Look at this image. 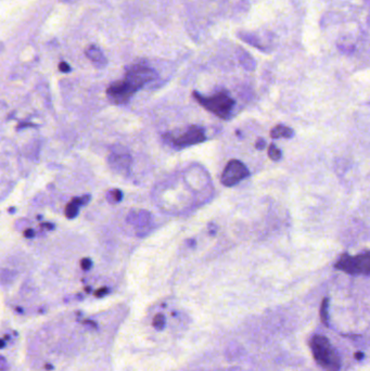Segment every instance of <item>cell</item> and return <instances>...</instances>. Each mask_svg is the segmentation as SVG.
<instances>
[{
	"instance_id": "obj_1",
	"label": "cell",
	"mask_w": 370,
	"mask_h": 371,
	"mask_svg": "<svg viewBox=\"0 0 370 371\" xmlns=\"http://www.w3.org/2000/svg\"><path fill=\"white\" fill-rule=\"evenodd\" d=\"M310 348L315 360L328 371H339L341 360L326 336L315 335L310 341Z\"/></svg>"
},
{
	"instance_id": "obj_2",
	"label": "cell",
	"mask_w": 370,
	"mask_h": 371,
	"mask_svg": "<svg viewBox=\"0 0 370 371\" xmlns=\"http://www.w3.org/2000/svg\"><path fill=\"white\" fill-rule=\"evenodd\" d=\"M193 97L208 112L215 114L223 120L228 119L234 107V100L224 91L218 92V94L211 97H204L195 91Z\"/></svg>"
},
{
	"instance_id": "obj_3",
	"label": "cell",
	"mask_w": 370,
	"mask_h": 371,
	"mask_svg": "<svg viewBox=\"0 0 370 371\" xmlns=\"http://www.w3.org/2000/svg\"><path fill=\"white\" fill-rule=\"evenodd\" d=\"M334 267L350 275H366L370 273V254L364 252L355 257H352L348 253L343 254Z\"/></svg>"
},
{
	"instance_id": "obj_4",
	"label": "cell",
	"mask_w": 370,
	"mask_h": 371,
	"mask_svg": "<svg viewBox=\"0 0 370 371\" xmlns=\"http://www.w3.org/2000/svg\"><path fill=\"white\" fill-rule=\"evenodd\" d=\"M157 74L151 67L145 65H134L126 73L125 82L135 90L137 91L141 87H144L147 83L155 80Z\"/></svg>"
},
{
	"instance_id": "obj_5",
	"label": "cell",
	"mask_w": 370,
	"mask_h": 371,
	"mask_svg": "<svg viewBox=\"0 0 370 371\" xmlns=\"http://www.w3.org/2000/svg\"><path fill=\"white\" fill-rule=\"evenodd\" d=\"M168 140L175 148L181 149L203 142L205 140V134L203 128L199 127L197 125H191L179 136L168 135Z\"/></svg>"
},
{
	"instance_id": "obj_6",
	"label": "cell",
	"mask_w": 370,
	"mask_h": 371,
	"mask_svg": "<svg viewBox=\"0 0 370 371\" xmlns=\"http://www.w3.org/2000/svg\"><path fill=\"white\" fill-rule=\"evenodd\" d=\"M249 170L247 166L239 160H231L226 165L225 170L222 174L221 181L226 187H232L246 179L249 176Z\"/></svg>"
},
{
	"instance_id": "obj_7",
	"label": "cell",
	"mask_w": 370,
	"mask_h": 371,
	"mask_svg": "<svg viewBox=\"0 0 370 371\" xmlns=\"http://www.w3.org/2000/svg\"><path fill=\"white\" fill-rule=\"evenodd\" d=\"M108 96L116 103H124L135 94V91L125 81L116 82L108 88Z\"/></svg>"
},
{
	"instance_id": "obj_8",
	"label": "cell",
	"mask_w": 370,
	"mask_h": 371,
	"mask_svg": "<svg viewBox=\"0 0 370 371\" xmlns=\"http://www.w3.org/2000/svg\"><path fill=\"white\" fill-rule=\"evenodd\" d=\"M128 224L137 227V228H146V227L149 226L150 221H151V214L148 212V210H137V212H130L126 218Z\"/></svg>"
},
{
	"instance_id": "obj_9",
	"label": "cell",
	"mask_w": 370,
	"mask_h": 371,
	"mask_svg": "<svg viewBox=\"0 0 370 371\" xmlns=\"http://www.w3.org/2000/svg\"><path fill=\"white\" fill-rule=\"evenodd\" d=\"M109 164L115 171L123 172L128 170L131 164V156L129 154H112L109 157Z\"/></svg>"
},
{
	"instance_id": "obj_10",
	"label": "cell",
	"mask_w": 370,
	"mask_h": 371,
	"mask_svg": "<svg viewBox=\"0 0 370 371\" xmlns=\"http://www.w3.org/2000/svg\"><path fill=\"white\" fill-rule=\"evenodd\" d=\"M86 57L89 59V60L94 63L97 67H103L107 64V59L103 56L102 51L96 47V46H89L86 49Z\"/></svg>"
},
{
	"instance_id": "obj_11",
	"label": "cell",
	"mask_w": 370,
	"mask_h": 371,
	"mask_svg": "<svg viewBox=\"0 0 370 371\" xmlns=\"http://www.w3.org/2000/svg\"><path fill=\"white\" fill-rule=\"evenodd\" d=\"M292 136H293V130L289 128L288 126L284 125H277L271 130V137L273 139L291 138Z\"/></svg>"
},
{
	"instance_id": "obj_12",
	"label": "cell",
	"mask_w": 370,
	"mask_h": 371,
	"mask_svg": "<svg viewBox=\"0 0 370 371\" xmlns=\"http://www.w3.org/2000/svg\"><path fill=\"white\" fill-rule=\"evenodd\" d=\"M78 207L80 206L76 203H74L73 201L70 202V203L67 204L66 207H65V216L67 218H71V219L75 218L78 214Z\"/></svg>"
},
{
	"instance_id": "obj_13",
	"label": "cell",
	"mask_w": 370,
	"mask_h": 371,
	"mask_svg": "<svg viewBox=\"0 0 370 371\" xmlns=\"http://www.w3.org/2000/svg\"><path fill=\"white\" fill-rule=\"evenodd\" d=\"M268 156L274 160V161H279L282 156V153L278 147H276L275 145H271L268 148Z\"/></svg>"
},
{
	"instance_id": "obj_14",
	"label": "cell",
	"mask_w": 370,
	"mask_h": 371,
	"mask_svg": "<svg viewBox=\"0 0 370 371\" xmlns=\"http://www.w3.org/2000/svg\"><path fill=\"white\" fill-rule=\"evenodd\" d=\"M123 199V193L119 189L111 190L108 193V201L112 202V203H119Z\"/></svg>"
},
{
	"instance_id": "obj_15",
	"label": "cell",
	"mask_w": 370,
	"mask_h": 371,
	"mask_svg": "<svg viewBox=\"0 0 370 371\" xmlns=\"http://www.w3.org/2000/svg\"><path fill=\"white\" fill-rule=\"evenodd\" d=\"M328 303H329V300L327 298L324 299L323 303H322V307H321V318L322 322L328 327L329 324H328Z\"/></svg>"
},
{
	"instance_id": "obj_16",
	"label": "cell",
	"mask_w": 370,
	"mask_h": 371,
	"mask_svg": "<svg viewBox=\"0 0 370 371\" xmlns=\"http://www.w3.org/2000/svg\"><path fill=\"white\" fill-rule=\"evenodd\" d=\"M165 326V317L162 314H157L153 318V327L157 330H161Z\"/></svg>"
},
{
	"instance_id": "obj_17",
	"label": "cell",
	"mask_w": 370,
	"mask_h": 371,
	"mask_svg": "<svg viewBox=\"0 0 370 371\" xmlns=\"http://www.w3.org/2000/svg\"><path fill=\"white\" fill-rule=\"evenodd\" d=\"M90 267H91V260L89 258H84L82 260V268L84 271H88V269H90Z\"/></svg>"
},
{
	"instance_id": "obj_18",
	"label": "cell",
	"mask_w": 370,
	"mask_h": 371,
	"mask_svg": "<svg viewBox=\"0 0 370 371\" xmlns=\"http://www.w3.org/2000/svg\"><path fill=\"white\" fill-rule=\"evenodd\" d=\"M265 147H266V142H265V140L263 138H259V139L256 140V143H255V148L256 149L263 150V149H265Z\"/></svg>"
},
{
	"instance_id": "obj_19",
	"label": "cell",
	"mask_w": 370,
	"mask_h": 371,
	"mask_svg": "<svg viewBox=\"0 0 370 371\" xmlns=\"http://www.w3.org/2000/svg\"><path fill=\"white\" fill-rule=\"evenodd\" d=\"M59 69H60V71L63 72V73H67V72L71 71L70 65L67 63H65V62H61L60 65H59Z\"/></svg>"
},
{
	"instance_id": "obj_20",
	"label": "cell",
	"mask_w": 370,
	"mask_h": 371,
	"mask_svg": "<svg viewBox=\"0 0 370 371\" xmlns=\"http://www.w3.org/2000/svg\"><path fill=\"white\" fill-rule=\"evenodd\" d=\"M24 234H25V237H28V238H33L34 235H35V232H34V230H33V229H28L27 231L24 232Z\"/></svg>"
},
{
	"instance_id": "obj_21",
	"label": "cell",
	"mask_w": 370,
	"mask_h": 371,
	"mask_svg": "<svg viewBox=\"0 0 370 371\" xmlns=\"http://www.w3.org/2000/svg\"><path fill=\"white\" fill-rule=\"evenodd\" d=\"M6 368H7V361L3 357H0V370H5Z\"/></svg>"
},
{
	"instance_id": "obj_22",
	"label": "cell",
	"mask_w": 370,
	"mask_h": 371,
	"mask_svg": "<svg viewBox=\"0 0 370 371\" xmlns=\"http://www.w3.org/2000/svg\"><path fill=\"white\" fill-rule=\"evenodd\" d=\"M107 292H108V290L105 288H103V289H101L100 291L96 292V295H97V297H102V295H104Z\"/></svg>"
},
{
	"instance_id": "obj_23",
	"label": "cell",
	"mask_w": 370,
	"mask_h": 371,
	"mask_svg": "<svg viewBox=\"0 0 370 371\" xmlns=\"http://www.w3.org/2000/svg\"><path fill=\"white\" fill-rule=\"evenodd\" d=\"M363 357H364V354L363 353H356V355H355V358L356 359H361Z\"/></svg>"
},
{
	"instance_id": "obj_24",
	"label": "cell",
	"mask_w": 370,
	"mask_h": 371,
	"mask_svg": "<svg viewBox=\"0 0 370 371\" xmlns=\"http://www.w3.org/2000/svg\"><path fill=\"white\" fill-rule=\"evenodd\" d=\"M69 2H70V0H69Z\"/></svg>"
}]
</instances>
